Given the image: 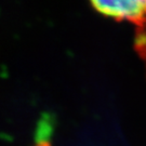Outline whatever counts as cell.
Returning a JSON list of instances; mask_svg holds the SVG:
<instances>
[{
	"label": "cell",
	"mask_w": 146,
	"mask_h": 146,
	"mask_svg": "<svg viewBox=\"0 0 146 146\" xmlns=\"http://www.w3.org/2000/svg\"><path fill=\"white\" fill-rule=\"evenodd\" d=\"M100 14L116 21H127L137 28L146 27V0H89Z\"/></svg>",
	"instance_id": "6da1fadb"
},
{
	"label": "cell",
	"mask_w": 146,
	"mask_h": 146,
	"mask_svg": "<svg viewBox=\"0 0 146 146\" xmlns=\"http://www.w3.org/2000/svg\"><path fill=\"white\" fill-rule=\"evenodd\" d=\"M134 48H135L136 52L139 53V55L146 64V27L136 29Z\"/></svg>",
	"instance_id": "7a4b0ae2"
}]
</instances>
